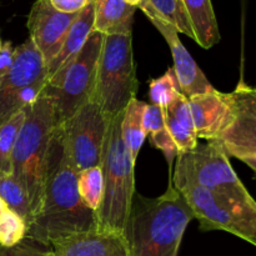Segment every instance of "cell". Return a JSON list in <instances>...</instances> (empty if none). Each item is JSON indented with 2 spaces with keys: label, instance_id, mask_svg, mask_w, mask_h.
Returning <instances> with one entry per match:
<instances>
[{
  "label": "cell",
  "instance_id": "7c38bea8",
  "mask_svg": "<svg viewBox=\"0 0 256 256\" xmlns=\"http://www.w3.org/2000/svg\"><path fill=\"white\" fill-rule=\"evenodd\" d=\"M78 14L59 12L52 6L50 0H36L32 5L26 22L29 38L44 58L46 66L62 49Z\"/></svg>",
  "mask_w": 256,
  "mask_h": 256
},
{
  "label": "cell",
  "instance_id": "484cf974",
  "mask_svg": "<svg viewBox=\"0 0 256 256\" xmlns=\"http://www.w3.org/2000/svg\"><path fill=\"white\" fill-rule=\"evenodd\" d=\"M178 78L172 68L166 70L164 75L150 82V100L152 104L160 108L166 106L180 94Z\"/></svg>",
  "mask_w": 256,
  "mask_h": 256
},
{
  "label": "cell",
  "instance_id": "f546056e",
  "mask_svg": "<svg viewBox=\"0 0 256 256\" xmlns=\"http://www.w3.org/2000/svg\"><path fill=\"white\" fill-rule=\"evenodd\" d=\"M14 50L15 48H12L10 42H5L2 44V49L0 52V82L6 76L12 68V62H14Z\"/></svg>",
  "mask_w": 256,
  "mask_h": 256
},
{
  "label": "cell",
  "instance_id": "ac0fdd59",
  "mask_svg": "<svg viewBox=\"0 0 256 256\" xmlns=\"http://www.w3.org/2000/svg\"><path fill=\"white\" fill-rule=\"evenodd\" d=\"M92 32H94V0H92L78 14L76 19L74 20L68 32L60 52L48 64V78L54 75L58 70L62 69L72 58L79 54Z\"/></svg>",
  "mask_w": 256,
  "mask_h": 256
},
{
  "label": "cell",
  "instance_id": "6da1fadb",
  "mask_svg": "<svg viewBox=\"0 0 256 256\" xmlns=\"http://www.w3.org/2000/svg\"><path fill=\"white\" fill-rule=\"evenodd\" d=\"M95 212L82 204L78 190V172L70 162L62 124L58 125L48 152L44 192L39 210L26 236L45 246L70 235L96 228Z\"/></svg>",
  "mask_w": 256,
  "mask_h": 256
},
{
  "label": "cell",
  "instance_id": "7402d4cb",
  "mask_svg": "<svg viewBox=\"0 0 256 256\" xmlns=\"http://www.w3.org/2000/svg\"><path fill=\"white\" fill-rule=\"evenodd\" d=\"M142 12H150L160 19L172 24L179 34H185L190 39L195 40L192 22L182 6V0H142L138 5Z\"/></svg>",
  "mask_w": 256,
  "mask_h": 256
},
{
  "label": "cell",
  "instance_id": "1f68e13d",
  "mask_svg": "<svg viewBox=\"0 0 256 256\" xmlns=\"http://www.w3.org/2000/svg\"><path fill=\"white\" fill-rule=\"evenodd\" d=\"M8 208H6V205H5V202H2V198H0V215L2 214V212H5V210H6Z\"/></svg>",
  "mask_w": 256,
  "mask_h": 256
},
{
  "label": "cell",
  "instance_id": "9a60e30c",
  "mask_svg": "<svg viewBox=\"0 0 256 256\" xmlns=\"http://www.w3.org/2000/svg\"><path fill=\"white\" fill-rule=\"evenodd\" d=\"M188 100L198 139L214 142L232 124V110L225 92L215 89Z\"/></svg>",
  "mask_w": 256,
  "mask_h": 256
},
{
  "label": "cell",
  "instance_id": "5b68a950",
  "mask_svg": "<svg viewBox=\"0 0 256 256\" xmlns=\"http://www.w3.org/2000/svg\"><path fill=\"white\" fill-rule=\"evenodd\" d=\"M138 89L132 34L104 35L92 100L112 119L136 98Z\"/></svg>",
  "mask_w": 256,
  "mask_h": 256
},
{
  "label": "cell",
  "instance_id": "8fae6325",
  "mask_svg": "<svg viewBox=\"0 0 256 256\" xmlns=\"http://www.w3.org/2000/svg\"><path fill=\"white\" fill-rule=\"evenodd\" d=\"M226 98L232 122L214 142L222 145L229 158H256V89L240 82Z\"/></svg>",
  "mask_w": 256,
  "mask_h": 256
},
{
  "label": "cell",
  "instance_id": "d4e9b609",
  "mask_svg": "<svg viewBox=\"0 0 256 256\" xmlns=\"http://www.w3.org/2000/svg\"><path fill=\"white\" fill-rule=\"evenodd\" d=\"M78 190L82 204L92 212H96L104 194V182L100 165L78 172Z\"/></svg>",
  "mask_w": 256,
  "mask_h": 256
},
{
  "label": "cell",
  "instance_id": "ffe728a7",
  "mask_svg": "<svg viewBox=\"0 0 256 256\" xmlns=\"http://www.w3.org/2000/svg\"><path fill=\"white\" fill-rule=\"evenodd\" d=\"M144 130L150 142L164 154L169 165V179H172V164L180 155V152L165 124L162 108L154 104H146L144 112Z\"/></svg>",
  "mask_w": 256,
  "mask_h": 256
},
{
  "label": "cell",
  "instance_id": "ba28073f",
  "mask_svg": "<svg viewBox=\"0 0 256 256\" xmlns=\"http://www.w3.org/2000/svg\"><path fill=\"white\" fill-rule=\"evenodd\" d=\"M202 232H226L256 246V202H240L195 185L175 186Z\"/></svg>",
  "mask_w": 256,
  "mask_h": 256
},
{
  "label": "cell",
  "instance_id": "30bf717a",
  "mask_svg": "<svg viewBox=\"0 0 256 256\" xmlns=\"http://www.w3.org/2000/svg\"><path fill=\"white\" fill-rule=\"evenodd\" d=\"M109 122L102 108L89 100L62 124L68 154L76 172L100 165Z\"/></svg>",
  "mask_w": 256,
  "mask_h": 256
},
{
  "label": "cell",
  "instance_id": "3957f363",
  "mask_svg": "<svg viewBox=\"0 0 256 256\" xmlns=\"http://www.w3.org/2000/svg\"><path fill=\"white\" fill-rule=\"evenodd\" d=\"M24 110V122L12 149V175L26 192L34 218L42 204L48 152L58 120L52 102L42 92Z\"/></svg>",
  "mask_w": 256,
  "mask_h": 256
},
{
  "label": "cell",
  "instance_id": "4fadbf2b",
  "mask_svg": "<svg viewBox=\"0 0 256 256\" xmlns=\"http://www.w3.org/2000/svg\"><path fill=\"white\" fill-rule=\"evenodd\" d=\"M148 19L152 22L158 29V32L164 36L172 50V59H174V72L179 82L180 92L188 99L199 94H205L215 90V88L210 84L208 78L195 62L190 52L182 42L179 38V32L172 24L159 16L150 12H145Z\"/></svg>",
  "mask_w": 256,
  "mask_h": 256
},
{
  "label": "cell",
  "instance_id": "603a6c76",
  "mask_svg": "<svg viewBox=\"0 0 256 256\" xmlns=\"http://www.w3.org/2000/svg\"><path fill=\"white\" fill-rule=\"evenodd\" d=\"M0 198L6 208L22 218L29 229L32 220V208L22 185L12 175L0 178Z\"/></svg>",
  "mask_w": 256,
  "mask_h": 256
},
{
  "label": "cell",
  "instance_id": "e0dca14e",
  "mask_svg": "<svg viewBox=\"0 0 256 256\" xmlns=\"http://www.w3.org/2000/svg\"><path fill=\"white\" fill-rule=\"evenodd\" d=\"M136 9L125 0H94V30L102 35L132 34Z\"/></svg>",
  "mask_w": 256,
  "mask_h": 256
},
{
  "label": "cell",
  "instance_id": "d6a6232c",
  "mask_svg": "<svg viewBox=\"0 0 256 256\" xmlns=\"http://www.w3.org/2000/svg\"><path fill=\"white\" fill-rule=\"evenodd\" d=\"M125 2H129L130 5H134V6H136V8H138V5H139L140 2H142V0H125Z\"/></svg>",
  "mask_w": 256,
  "mask_h": 256
},
{
  "label": "cell",
  "instance_id": "9c48e42d",
  "mask_svg": "<svg viewBox=\"0 0 256 256\" xmlns=\"http://www.w3.org/2000/svg\"><path fill=\"white\" fill-rule=\"evenodd\" d=\"M48 82V69L30 38L15 48L14 62L0 82V125L38 99Z\"/></svg>",
  "mask_w": 256,
  "mask_h": 256
},
{
  "label": "cell",
  "instance_id": "e575fe53",
  "mask_svg": "<svg viewBox=\"0 0 256 256\" xmlns=\"http://www.w3.org/2000/svg\"><path fill=\"white\" fill-rule=\"evenodd\" d=\"M254 88H255V89H256V85H255V86H254Z\"/></svg>",
  "mask_w": 256,
  "mask_h": 256
},
{
  "label": "cell",
  "instance_id": "d6986e66",
  "mask_svg": "<svg viewBox=\"0 0 256 256\" xmlns=\"http://www.w3.org/2000/svg\"><path fill=\"white\" fill-rule=\"evenodd\" d=\"M194 32L195 42L210 49L220 42V32L212 0H182Z\"/></svg>",
  "mask_w": 256,
  "mask_h": 256
},
{
  "label": "cell",
  "instance_id": "cb8c5ba5",
  "mask_svg": "<svg viewBox=\"0 0 256 256\" xmlns=\"http://www.w3.org/2000/svg\"><path fill=\"white\" fill-rule=\"evenodd\" d=\"M25 119V110H20L0 125V178L12 175V155L18 134Z\"/></svg>",
  "mask_w": 256,
  "mask_h": 256
},
{
  "label": "cell",
  "instance_id": "83f0119b",
  "mask_svg": "<svg viewBox=\"0 0 256 256\" xmlns=\"http://www.w3.org/2000/svg\"><path fill=\"white\" fill-rule=\"evenodd\" d=\"M0 256H50V248L25 236L24 240L12 248L0 245Z\"/></svg>",
  "mask_w": 256,
  "mask_h": 256
},
{
  "label": "cell",
  "instance_id": "836d02e7",
  "mask_svg": "<svg viewBox=\"0 0 256 256\" xmlns=\"http://www.w3.org/2000/svg\"><path fill=\"white\" fill-rule=\"evenodd\" d=\"M2 44H4V42H2V39H0V52H2Z\"/></svg>",
  "mask_w": 256,
  "mask_h": 256
},
{
  "label": "cell",
  "instance_id": "f1b7e54d",
  "mask_svg": "<svg viewBox=\"0 0 256 256\" xmlns=\"http://www.w3.org/2000/svg\"><path fill=\"white\" fill-rule=\"evenodd\" d=\"M92 0H50L52 6L65 14H78Z\"/></svg>",
  "mask_w": 256,
  "mask_h": 256
},
{
  "label": "cell",
  "instance_id": "4dcf8cb0",
  "mask_svg": "<svg viewBox=\"0 0 256 256\" xmlns=\"http://www.w3.org/2000/svg\"><path fill=\"white\" fill-rule=\"evenodd\" d=\"M240 162H245V164L248 165V166L250 168V169L254 172V175H255V179H256V158L254 156H246V158H242V159H239Z\"/></svg>",
  "mask_w": 256,
  "mask_h": 256
},
{
  "label": "cell",
  "instance_id": "5bb4252c",
  "mask_svg": "<svg viewBox=\"0 0 256 256\" xmlns=\"http://www.w3.org/2000/svg\"><path fill=\"white\" fill-rule=\"evenodd\" d=\"M50 256H129L122 232L94 228L52 242Z\"/></svg>",
  "mask_w": 256,
  "mask_h": 256
},
{
  "label": "cell",
  "instance_id": "2e32d148",
  "mask_svg": "<svg viewBox=\"0 0 256 256\" xmlns=\"http://www.w3.org/2000/svg\"><path fill=\"white\" fill-rule=\"evenodd\" d=\"M165 124L180 154L190 152L199 142L189 100L180 92L170 104L162 108Z\"/></svg>",
  "mask_w": 256,
  "mask_h": 256
},
{
  "label": "cell",
  "instance_id": "52a82bcc",
  "mask_svg": "<svg viewBox=\"0 0 256 256\" xmlns=\"http://www.w3.org/2000/svg\"><path fill=\"white\" fill-rule=\"evenodd\" d=\"M172 184L195 185L240 202H254L232 169L228 154L218 142H198L192 150L176 158Z\"/></svg>",
  "mask_w": 256,
  "mask_h": 256
},
{
  "label": "cell",
  "instance_id": "8992f818",
  "mask_svg": "<svg viewBox=\"0 0 256 256\" xmlns=\"http://www.w3.org/2000/svg\"><path fill=\"white\" fill-rule=\"evenodd\" d=\"M102 39L104 35L94 30L79 54L48 78L42 92L54 106L58 125L70 119L92 100Z\"/></svg>",
  "mask_w": 256,
  "mask_h": 256
},
{
  "label": "cell",
  "instance_id": "4316f807",
  "mask_svg": "<svg viewBox=\"0 0 256 256\" xmlns=\"http://www.w3.org/2000/svg\"><path fill=\"white\" fill-rule=\"evenodd\" d=\"M28 226L24 220L12 210L6 209L0 215V245L12 248L25 239Z\"/></svg>",
  "mask_w": 256,
  "mask_h": 256
},
{
  "label": "cell",
  "instance_id": "7a4b0ae2",
  "mask_svg": "<svg viewBox=\"0 0 256 256\" xmlns=\"http://www.w3.org/2000/svg\"><path fill=\"white\" fill-rule=\"evenodd\" d=\"M194 219L172 179L158 198L135 192L122 232L129 256H178L185 230Z\"/></svg>",
  "mask_w": 256,
  "mask_h": 256
},
{
  "label": "cell",
  "instance_id": "277c9868",
  "mask_svg": "<svg viewBox=\"0 0 256 256\" xmlns=\"http://www.w3.org/2000/svg\"><path fill=\"white\" fill-rule=\"evenodd\" d=\"M124 112L112 118L108 126L100 168L104 182L102 204L95 212L99 229L122 232L135 192V162L124 144L122 122Z\"/></svg>",
  "mask_w": 256,
  "mask_h": 256
},
{
  "label": "cell",
  "instance_id": "44dd1931",
  "mask_svg": "<svg viewBox=\"0 0 256 256\" xmlns=\"http://www.w3.org/2000/svg\"><path fill=\"white\" fill-rule=\"evenodd\" d=\"M146 102H140L135 98L129 102L124 110L122 122V134L124 144L132 156V162H136L140 149L146 139L144 130V112Z\"/></svg>",
  "mask_w": 256,
  "mask_h": 256
}]
</instances>
